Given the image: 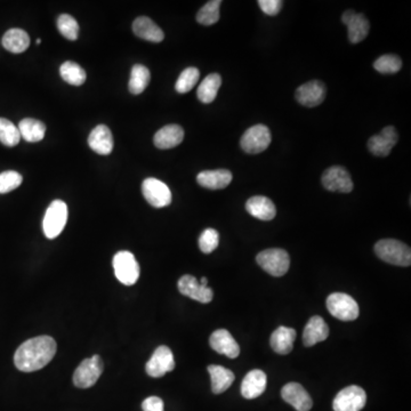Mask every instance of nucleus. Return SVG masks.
Segmentation results:
<instances>
[{
  "label": "nucleus",
  "instance_id": "15",
  "mask_svg": "<svg viewBox=\"0 0 411 411\" xmlns=\"http://www.w3.org/2000/svg\"><path fill=\"white\" fill-rule=\"evenodd\" d=\"M297 102L307 108H314L321 104L325 99V83L319 80H312L298 87L296 90Z\"/></svg>",
  "mask_w": 411,
  "mask_h": 411
},
{
  "label": "nucleus",
  "instance_id": "27",
  "mask_svg": "<svg viewBox=\"0 0 411 411\" xmlns=\"http://www.w3.org/2000/svg\"><path fill=\"white\" fill-rule=\"evenodd\" d=\"M208 373L211 375V391L215 394L225 392L234 382V373L227 368L217 364L208 366Z\"/></svg>",
  "mask_w": 411,
  "mask_h": 411
},
{
  "label": "nucleus",
  "instance_id": "30",
  "mask_svg": "<svg viewBox=\"0 0 411 411\" xmlns=\"http://www.w3.org/2000/svg\"><path fill=\"white\" fill-rule=\"evenodd\" d=\"M220 85H222V78L220 74H211L206 76L197 90L199 101L204 104L213 102V99H216Z\"/></svg>",
  "mask_w": 411,
  "mask_h": 411
},
{
  "label": "nucleus",
  "instance_id": "2",
  "mask_svg": "<svg viewBox=\"0 0 411 411\" xmlns=\"http://www.w3.org/2000/svg\"><path fill=\"white\" fill-rule=\"evenodd\" d=\"M375 252L382 261L398 266H410L411 250L409 245L394 239L380 240L375 245Z\"/></svg>",
  "mask_w": 411,
  "mask_h": 411
},
{
  "label": "nucleus",
  "instance_id": "13",
  "mask_svg": "<svg viewBox=\"0 0 411 411\" xmlns=\"http://www.w3.org/2000/svg\"><path fill=\"white\" fill-rule=\"evenodd\" d=\"M177 287L182 295L190 297L191 300H197L200 303L207 304L213 300V289L208 286H202L199 280L188 274L183 275L179 279Z\"/></svg>",
  "mask_w": 411,
  "mask_h": 411
},
{
  "label": "nucleus",
  "instance_id": "40",
  "mask_svg": "<svg viewBox=\"0 0 411 411\" xmlns=\"http://www.w3.org/2000/svg\"><path fill=\"white\" fill-rule=\"evenodd\" d=\"M284 1L281 0H259V6L266 15L274 16L279 14Z\"/></svg>",
  "mask_w": 411,
  "mask_h": 411
},
{
  "label": "nucleus",
  "instance_id": "24",
  "mask_svg": "<svg viewBox=\"0 0 411 411\" xmlns=\"http://www.w3.org/2000/svg\"><path fill=\"white\" fill-rule=\"evenodd\" d=\"M133 31L138 38L147 42H161L165 38L163 30L147 16H140L133 23Z\"/></svg>",
  "mask_w": 411,
  "mask_h": 411
},
{
  "label": "nucleus",
  "instance_id": "31",
  "mask_svg": "<svg viewBox=\"0 0 411 411\" xmlns=\"http://www.w3.org/2000/svg\"><path fill=\"white\" fill-rule=\"evenodd\" d=\"M150 79L151 74L149 69L142 64H136L131 69V78H129V83H128L129 92L134 95L142 94L150 83Z\"/></svg>",
  "mask_w": 411,
  "mask_h": 411
},
{
  "label": "nucleus",
  "instance_id": "1",
  "mask_svg": "<svg viewBox=\"0 0 411 411\" xmlns=\"http://www.w3.org/2000/svg\"><path fill=\"white\" fill-rule=\"evenodd\" d=\"M56 341L51 336H39L24 341L16 350L14 364L19 371L32 373L47 366L56 353Z\"/></svg>",
  "mask_w": 411,
  "mask_h": 411
},
{
  "label": "nucleus",
  "instance_id": "38",
  "mask_svg": "<svg viewBox=\"0 0 411 411\" xmlns=\"http://www.w3.org/2000/svg\"><path fill=\"white\" fill-rule=\"evenodd\" d=\"M23 177L15 170H7L0 174V195L8 193L22 184Z\"/></svg>",
  "mask_w": 411,
  "mask_h": 411
},
{
  "label": "nucleus",
  "instance_id": "21",
  "mask_svg": "<svg viewBox=\"0 0 411 411\" xmlns=\"http://www.w3.org/2000/svg\"><path fill=\"white\" fill-rule=\"evenodd\" d=\"M88 144L92 151L102 156H108L113 150V136L106 124H99L92 129L88 137Z\"/></svg>",
  "mask_w": 411,
  "mask_h": 411
},
{
  "label": "nucleus",
  "instance_id": "37",
  "mask_svg": "<svg viewBox=\"0 0 411 411\" xmlns=\"http://www.w3.org/2000/svg\"><path fill=\"white\" fill-rule=\"evenodd\" d=\"M401 67V58L392 54L382 55L380 58H377L373 63L375 70L384 74H396L400 71Z\"/></svg>",
  "mask_w": 411,
  "mask_h": 411
},
{
  "label": "nucleus",
  "instance_id": "12",
  "mask_svg": "<svg viewBox=\"0 0 411 411\" xmlns=\"http://www.w3.org/2000/svg\"><path fill=\"white\" fill-rule=\"evenodd\" d=\"M321 179L322 185L328 191L350 193L353 190L352 177L344 167H330L323 172Z\"/></svg>",
  "mask_w": 411,
  "mask_h": 411
},
{
  "label": "nucleus",
  "instance_id": "10",
  "mask_svg": "<svg viewBox=\"0 0 411 411\" xmlns=\"http://www.w3.org/2000/svg\"><path fill=\"white\" fill-rule=\"evenodd\" d=\"M142 192L144 198L149 204L154 208L167 207L172 202V192L169 190L165 183L160 179H144L142 184Z\"/></svg>",
  "mask_w": 411,
  "mask_h": 411
},
{
  "label": "nucleus",
  "instance_id": "8",
  "mask_svg": "<svg viewBox=\"0 0 411 411\" xmlns=\"http://www.w3.org/2000/svg\"><path fill=\"white\" fill-rule=\"evenodd\" d=\"M271 131L265 124H255L245 131L240 140V145L245 152L257 154L266 150L271 144Z\"/></svg>",
  "mask_w": 411,
  "mask_h": 411
},
{
  "label": "nucleus",
  "instance_id": "28",
  "mask_svg": "<svg viewBox=\"0 0 411 411\" xmlns=\"http://www.w3.org/2000/svg\"><path fill=\"white\" fill-rule=\"evenodd\" d=\"M1 44L6 51L19 54L29 48L30 37L24 30L10 29L3 35Z\"/></svg>",
  "mask_w": 411,
  "mask_h": 411
},
{
  "label": "nucleus",
  "instance_id": "18",
  "mask_svg": "<svg viewBox=\"0 0 411 411\" xmlns=\"http://www.w3.org/2000/svg\"><path fill=\"white\" fill-rule=\"evenodd\" d=\"M209 344L217 353L224 354L229 359H236L239 357V345L227 329H218L216 332H213L209 338Z\"/></svg>",
  "mask_w": 411,
  "mask_h": 411
},
{
  "label": "nucleus",
  "instance_id": "33",
  "mask_svg": "<svg viewBox=\"0 0 411 411\" xmlns=\"http://www.w3.org/2000/svg\"><path fill=\"white\" fill-rule=\"evenodd\" d=\"M220 0L208 1L197 14V21L202 26H213L220 19Z\"/></svg>",
  "mask_w": 411,
  "mask_h": 411
},
{
  "label": "nucleus",
  "instance_id": "19",
  "mask_svg": "<svg viewBox=\"0 0 411 411\" xmlns=\"http://www.w3.org/2000/svg\"><path fill=\"white\" fill-rule=\"evenodd\" d=\"M268 377L264 371L259 369L252 370L245 375L241 382V394L247 400L259 398L266 389Z\"/></svg>",
  "mask_w": 411,
  "mask_h": 411
},
{
  "label": "nucleus",
  "instance_id": "39",
  "mask_svg": "<svg viewBox=\"0 0 411 411\" xmlns=\"http://www.w3.org/2000/svg\"><path fill=\"white\" fill-rule=\"evenodd\" d=\"M220 243V236L216 229H206L204 232L201 233L200 238H199V247L200 250L204 254H211L215 249L218 247Z\"/></svg>",
  "mask_w": 411,
  "mask_h": 411
},
{
  "label": "nucleus",
  "instance_id": "3",
  "mask_svg": "<svg viewBox=\"0 0 411 411\" xmlns=\"http://www.w3.org/2000/svg\"><path fill=\"white\" fill-rule=\"evenodd\" d=\"M256 261L265 272L273 277H282L289 270L290 257L284 249L272 248L263 250L257 255Z\"/></svg>",
  "mask_w": 411,
  "mask_h": 411
},
{
  "label": "nucleus",
  "instance_id": "4",
  "mask_svg": "<svg viewBox=\"0 0 411 411\" xmlns=\"http://www.w3.org/2000/svg\"><path fill=\"white\" fill-rule=\"evenodd\" d=\"M327 309L332 316L341 321L357 319L360 309L354 298L344 293H334L327 298Z\"/></svg>",
  "mask_w": 411,
  "mask_h": 411
},
{
  "label": "nucleus",
  "instance_id": "36",
  "mask_svg": "<svg viewBox=\"0 0 411 411\" xmlns=\"http://www.w3.org/2000/svg\"><path fill=\"white\" fill-rule=\"evenodd\" d=\"M58 29L61 32V35L67 40L74 42L79 35V24L76 19L69 14H62L58 19Z\"/></svg>",
  "mask_w": 411,
  "mask_h": 411
},
{
  "label": "nucleus",
  "instance_id": "5",
  "mask_svg": "<svg viewBox=\"0 0 411 411\" xmlns=\"http://www.w3.org/2000/svg\"><path fill=\"white\" fill-rule=\"evenodd\" d=\"M67 222V206L62 200H55L49 204L44 217V233L48 239H55L61 234Z\"/></svg>",
  "mask_w": 411,
  "mask_h": 411
},
{
  "label": "nucleus",
  "instance_id": "26",
  "mask_svg": "<svg viewBox=\"0 0 411 411\" xmlns=\"http://www.w3.org/2000/svg\"><path fill=\"white\" fill-rule=\"evenodd\" d=\"M295 339H296V330L281 325L272 334L270 344L275 353L284 355L293 350Z\"/></svg>",
  "mask_w": 411,
  "mask_h": 411
},
{
  "label": "nucleus",
  "instance_id": "14",
  "mask_svg": "<svg viewBox=\"0 0 411 411\" xmlns=\"http://www.w3.org/2000/svg\"><path fill=\"white\" fill-rule=\"evenodd\" d=\"M341 21L348 26V39L352 44H357L366 38L370 30V23L364 14H357L354 10H346L341 15Z\"/></svg>",
  "mask_w": 411,
  "mask_h": 411
},
{
  "label": "nucleus",
  "instance_id": "32",
  "mask_svg": "<svg viewBox=\"0 0 411 411\" xmlns=\"http://www.w3.org/2000/svg\"><path fill=\"white\" fill-rule=\"evenodd\" d=\"M62 79L72 86H81L86 81V72L79 64L72 61L64 62L60 67Z\"/></svg>",
  "mask_w": 411,
  "mask_h": 411
},
{
  "label": "nucleus",
  "instance_id": "29",
  "mask_svg": "<svg viewBox=\"0 0 411 411\" xmlns=\"http://www.w3.org/2000/svg\"><path fill=\"white\" fill-rule=\"evenodd\" d=\"M19 131L21 137L26 142L35 143L44 140L46 134V126L44 122L35 120V119L26 118L21 120L19 124Z\"/></svg>",
  "mask_w": 411,
  "mask_h": 411
},
{
  "label": "nucleus",
  "instance_id": "16",
  "mask_svg": "<svg viewBox=\"0 0 411 411\" xmlns=\"http://www.w3.org/2000/svg\"><path fill=\"white\" fill-rule=\"evenodd\" d=\"M398 135L396 128L392 126L385 127L380 134L370 137L368 140V149L373 156H387L393 147L398 143Z\"/></svg>",
  "mask_w": 411,
  "mask_h": 411
},
{
  "label": "nucleus",
  "instance_id": "17",
  "mask_svg": "<svg viewBox=\"0 0 411 411\" xmlns=\"http://www.w3.org/2000/svg\"><path fill=\"white\" fill-rule=\"evenodd\" d=\"M281 396L297 411H309L312 408V398L298 382H288L281 389Z\"/></svg>",
  "mask_w": 411,
  "mask_h": 411
},
{
  "label": "nucleus",
  "instance_id": "11",
  "mask_svg": "<svg viewBox=\"0 0 411 411\" xmlns=\"http://www.w3.org/2000/svg\"><path fill=\"white\" fill-rule=\"evenodd\" d=\"M174 368H175V359L172 355V350L165 345H161L154 350L150 360L147 361L145 370L149 376L160 378L165 376L169 371L174 370Z\"/></svg>",
  "mask_w": 411,
  "mask_h": 411
},
{
  "label": "nucleus",
  "instance_id": "9",
  "mask_svg": "<svg viewBox=\"0 0 411 411\" xmlns=\"http://www.w3.org/2000/svg\"><path fill=\"white\" fill-rule=\"evenodd\" d=\"M366 394L360 386L350 385L341 389L332 402L335 411H361L364 408Z\"/></svg>",
  "mask_w": 411,
  "mask_h": 411
},
{
  "label": "nucleus",
  "instance_id": "42",
  "mask_svg": "<svg viewBox=\"0 0 411 411\" xmlns=\"http://www.w3.org/2000/svg\"><path fill=\"white\" fill-rule=\"evenodd\" d=\"M202 286H208V279L207 277H202L200 281H199Z\"/></svg>",
  "mask_w": 411,
  "mask_h": 411
},
{
  "label": "nucleus",
  "instance_id": "35",
  "mask_svg": "<svg viewBox=\"0 0 411 411\" xmlns=\"http://www.w3.org/2000/svg\"><path fill=\"white\" fill-rule=\"evenodd\" d=\"M200 78V72L197 67H188L179 74V79L175 83L176 92L179 94H185L190 92L198 83Z\"/></svg>",
  "mask_w": 411,
  "mask_h": 411
},
{
  "label": "nucleus",
  "instance_id": "34",
  "mask_svg": "<svg viewBox=\"0 0 411 411\" xmlns=\"http://www.w3.org/2000/svg\"><path fill=\"white\" fill-rule=\"evenodd\" d=\"M21 134L19 128L8 119L0 118V142L6 147H15L19 143Z\"/></svg>",
  "mask_w": 411,
  "mask_h": 411
},
{
  "label": "nucleus",
  "instance_id": "23",
  "mask_svg": "<svg viewBox=\"0 0 411 411\" xmlns=\"http://www.w3.org/2000/svg\"><path fill=\"white\" fill-rule=\"evenodd\" d=\"M232 181V172L227 169H217V170H204L197 176V182L202 188L209 190H222L227 188Z\"/></svg>",
  "mask_w": 411,
  "mask_h": 411
},
{
  "label": "nucleus",
  "instance_id": "41",
  "mask_svg": "<svg viewBox=\"0 0 411 411\" xmlns=\"http://www.w3.org/2000/svg\"><path fill=\"white\" fill-rule=\"evenodd\" d=\"M143 411H163V401L158 396L145 398L142 403Z\"/></svg>",
  "mask_w": 411,
  "mask_h": 411
},
{
  "label": "nucleus",
  "instance_id": "20",
  "mask_svg": "<svg viewBox=\"0 0 411 411\" xmlns=\"http://www.w3.org/2000/svg\"><path fill=\"white\" fill-rule=\"evenodd\" d=\"M184 131L179 124H167L154 135V145L160 150L172 149L182 143Z\"/></svg>",
  "mask_w": 411,
  "mask_h": 411
},
{
  "label": "nucleus",
  "instance_id": "25",
  "mask_svg": "<svg viewBox=\"0 0 411 411\" xmlns=\"http://www.w3.org/2000/svg\"><path fill=\"white\" fill-rule=\"evenodd\" d=\"M245 209L252 217L261 220H273L277 215L273 201L263 195H256L249 199L245 204Z\"/></svg>",
  "mask_w": 411,
  "mask_h": 411
},
{
  "label": "nucleus",
  "instance_id": "7",
  "mask_svg": "<svg viewBox=\"0 0 411 411\" xmlns=\"http://www.w3.org/2000/svg\"><path fill=\"white\" fill-rule=\"evenodd\" d=\"M103 361L99 355H94L79 364L74 373V384L79 389H90L95 385L103 373Z\"/></svg>",
  "mask_w": 411,
  "mask_h": 411
},
{
  "label": "nucleus",
  "instance_id": "22",
  "mask_svg": "<svg viewBox=\"0 0 411 411\" xmlns=\"http://www.w3.org/2000/svg\"><path fill=\"white\" fill-rule=\"evenodd\" d=\"M329 328L321 316H312L306 323L303 332L304 345L309 348L328 338Z\"/></svg>",
  "mask_w": 411,
  "mask_h": 411
},
{
  "label": "nucleus",
  "instance_id": "43",
  "mask_svg": "<svg viewBox=\"0 0 411 411\" xmlns=\"http://www.w3.org/2000/svg\"><path fill=\"white\" fill-rule=\"evenodd\" d=\"M40 42H42V40H40V39H38V40H37V45H39Z\"/></svg>",
  "mask_w": 411,
  "mask_h": 411
},
{
  "label": "nucleus",
  "instance_id": "6",
  "mask_svg": "<svg viewBox=\"0 0 411 411\" xmlns=\"http://www.w3.org/2000/svg\"><path fill=\"white\" fill-rule=\"evenodd\" d=\"M115 274L124 286H133L140 277V265L131 252H119L113 257Z\"/></svg>",
  "mask_w": 411,
  "mask_h": 411
}]
</instances>
